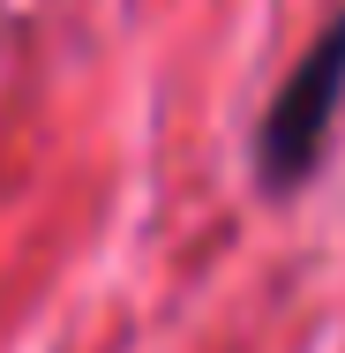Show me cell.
<instances>
[{
    "label": "cell",
    "instance_id": "obj_1",
    "mask_svg": "<svg viewBox=\"0 0 345 353\" xmlns=\"http://www.w3.org/2000/svg\"><path fill=\"white\" fill-rule=\"evenodd\" d=\"M338 105H345V8L308 38V53L293 61V75L278 83V98L255 121V181L271 196H293L323 165V143L338 128Z\"/></svg>",
    "mask_w": 345,
    "mask_h": 353
}]
</instances>
